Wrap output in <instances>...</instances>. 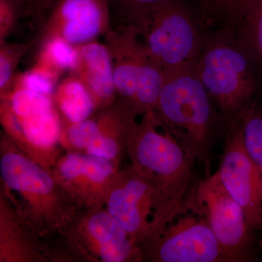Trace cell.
<instances>
[{
    "mask_svg": "<svg viewBox=\"0 0 262 262\" xmlns=\"http://www.w3.org/2000/svg\"><path fill=\"white\" fill-rule=\"evenodd\" d=\"M226 136L216 173L227 192L244 210L253 233L262 229V184L245 147L241 117L229 122Z\"/></svg>",
    "mask_w": 262,
    "mask_h": 262,
    "instance_id": "4fadbf2b",
    "label": "cell"
},
{
    "mask_svg": "<svg viewBox=\"0 0 262 262\" xmlns=\"http://www.w3.org/2000/svg\"><path fill=\"white\" fill-rule=\"evenodd\" d=\"M28 4V10L29 16L32 17L35 13L36 7H37L38 0H26Z\"/></svg>",
    "mask_w": 262,
    "mask_h": 262,
    "instance_id": "f546056e",
    "label": "cell"
},
{
    "mask_svg": "<svg viewBox=\"0 0 262 262\" xmlns=\"http://www.w3.org/2000/svg\"><path fill=\"white\" fill-rule=\"evenodd\" d=\"M28 16L26 0H0V44L14 34L23 17Z\"/></svg>",
    "mask_w": 262,
    "mask_h": 262,
    "instance_id": "484cf974",
    "label": "cell"
},
{
    "mask_svg": "<svg viewBox=\"0 0 262 262\" xmlns=\"http://www.w3.org/2000/svg\"><path fill=\"white\" fill-rule=\"evenodd\" d=\"M253 2L254 0H210L209 21L213 17H217L223 23L221 27L237 32L239 24Z\"/></svg>",
    "mask_w": 262,
    "mask_h": 262,
    "instance_id": "d4e9b609",
    "label": "cell"
},
{
    "mask_svg": "<svg viewBox=\"0 0 262 262\" xmlns=\"http://www.w3.org/2000/svg\"><path fill=\"white\" fill-rule=\"evenodd\" d=\"M53 101L63 125L83 121L96 112L87 88L80 79L71 74L58 82Z\"/></svg>",
    "mask_w": 262,
    "mask_h": 262,
    "instance_id": "ac0fdd59",
    "label": "cell"
},
{
    "mask_svg": "<svg viewBox=\"0 0 262 262\" xmlns=\"http://www.w3.org/2000/svg\"><path fill=\"white\" fill-rule=\"evenodd\" d=\"M66 230L87 262H141L137 243L106 208H80Z\"/></svg>",
    "mask_w": 262,
    "mask_h": 262,
    "instance_id": "7c38bea8",
    "label": "cell"
},
{
    "mask_svg": "<svg viewBox=\"0 0 262 262\" xmlns=\"http://www.w3.org/2000/svg\"><path fill=\"white\" fill-rule=\"evenodd\" d=\"M139 246L144 261L232 262L191 192L176 213Z\"/></svg>",
    "mask_w": 262,
    "mask_h": 262,
    "instance_id": "8992f818",
    "label": "cell"
},
{
    "mask_svg": "<svg viewBox=\"0 0 262 262\" xmlns=\"http://www.w3.org/2000/svg\"><path fill=\"white\" fill-rule=\"evenodd\" d=\"M199 1L201 5L202 10H203L204 20L208 24V20H209L210 0H199Z\"/></svg>",
    "mask_w": 262,
    "mask_h": 262,
    "instance_id": "f1b7e54d",
    "label": "cell"
},
{
    "mask_svg": "<svg viewBox=\"0 0 262 262\" xmlns=\"http://www.w3.org/2000/svg\"><path fill=\"white\" fill-rule=\"evenodd\" d=\"M33 67L42 71L59 81L66 73H70L77 59V47L61 39H54L44 43L36 50Z\"/></svg>",
    "mask_w": 262,
    "mask_h": 262,
    "instance_id": "ffe728a7",
    "label": "cell"
},
{
    "mask_svg": "<svg viewBox=\"0 0 262 262\" xmlns=\"http://www.w3.org/2000/svg\"><path fill=\"white\" fill-rule=\"evenodd\" d=\"M0 123L20 151L48 170L65 152L63 122L52 96L13 88L0 97Z\"/></svg>",
    "mask_w": 262,
    "mask_h": 262,
    "instance_id": "5b68a950",
    "label": "cell"
},
{
    "mask_svg": "<svg viewBox=\"0 0 262 262\" xmlns=\"http://www.w3.org/2000/svg\"><path fill=\"white\" fill-rule=\"evenodd\" d=\"M112 29L108 0H54L36 30L33 49L54 39L78 47L104 37Z\"/></svg>",
    "mask_w": 262,
    "mask_h": 262,
    "instance_id": "8fae6325",
    "label": "cell"
},
{
    "mask_svg": "<svg viewBox=\"0 0 262 262\" xmlns=\"http://www.w3.org/2000/svg\"><path fill=\"white\" fill-rule=\"evenodd\" d=\"M130 165L167 200L181 206L194 185L195 163L162 123L155 111L143 115L133 127L127 146Z\"/></svg>",
    "mask_w": 262,
    "mask_h": 262,
    "instance_id": "277c9868",
    "label": "cell"
},
{
    "mask_svg": "<svg viewBox=\"0 0 262 262\" xmlns=\"http://www.w3.org/2000/svg\"><path fill=\"white\" fill-rule=\"evenodd\" d=\"M194 71L227 123L256 101L261 70L234 31L220 27L208 34Z\"/></svg>",
    "mask_w": 262,
    "mask_h": 262,
    "instance_id": "7a4b0ae2",
    "label": "cell"
},
{
    "mask_svg": "<svg viewBox=\"0 0 262 262\" xmlns=\"http://www.w3.org/2000/svg\"><path fill=\"white\" fill-rule=\"evenodd\" d=\"M166 79L163 69L150 59L149 56L141 66L135 94L131 106L138 116L152 113L156 108L158 99Z\"/></svg>",
    "mask_w": 262,
    "mask_h": 262,
    "instance_id": "d6986e66",
    "label": "cell"
},
{
    "mask_svg": "<svg viewBox=\"0 0 262 262\" xmlns=\"http://www.w3.org/2000/svg\"><path fill=\"white\" fill-rule=\"evenodd\" d=\"M181 206L167 200L130 165L118 169L106 184L105 208L138 245L157 232Z\"/></svg>",
    "mask_w": 262,
    "mask_h": 262,
    "instance_id": "ba28073f",
    "label": "cell"
},
{
    "mask_svg": "<svg viewBox=\"0 0 262 262\" xmlns=\"http://www.w3.org/2000/svg\"><path fill=\"white\" fill-rule=\"evenodd\" d=\"M118 168L112 162L82 152L65 151L51 173L78 208H105V191L110 177Z\"/></svg>",
    "mask_w": 262,
    "mask_h": 262,
    "instance_id": "5bb4252c",
    "label": "cell"
},
{
    "mask_svg": "<svg viewBox=\"0 0 262 262\" xmlns=\"http://www.w3.org/2000/svg\"><path fill=\"white\" fill-rule=\"evenodd\" d=\"M155 113L194 161L211 174V151L227 123L194 69L167 74Z\"/></svg>",
    "mask_w": 262,
    "mask_h": 262,
    "instance_id": "3957f363",
    "label": "cell"
},
{
    "mask_svg": "<svg viewBox=\"0 0 262 262\" xmlns=\"http://www.w3.org/2000/svg\"><path fill=\"white\" fill-rule=\"evenodd\" d=\"M0 262H47L40 239L0 189Z\"/></svg>",
    "mask_w": 262,
    "mask_h": 262,
    "instance_id": "e0dca14e",
    "label": "cell"
},
{
    "mask_svg": "<svg viewBox=\"0 0 262 262\" xmlns=\"http://www.w3.org/2000/svg\"><path fill=\"white\" fill-rule=\"evenodd\" d=\"M174 0H108L113 27L131 26L140 34L149 17Z\"/></svg>",
    "mask_w": 262,
    "mask_h": 262,
    "instance_id": "44dd1931",
    "label": "cell"
},
{
    "mask_svg": "<svg viewBox=\"0 0 262 262\" xmlns=\"http://www.w3.org/2000/svg\"><path fill=\"white\" fill-rule=\"evenodd\" d=\"M58 84V81L51 76L32 67L24 73L16 74L13 88H21L53 97Z\"/></svg>",
    "mask_w": 262,
    "mask_h": 262,
    "instance_id": "4316f807",
    "label": "cell"
},
{
    "mask_svg": "<svg viewBox=\"0 0 262 262\" xmlns=\"http://www.w3.org/2000/svg\"><path fill=\"white\" fill-rule=\"evenodd\" d=\"M137 117L130 102L118 96L83 121L63 125L60 143L64 151L99 157L120 169Z\"/></svg>",
    "mask_w": 262,
    "mask_h": 262,
    "instance_id": "9c48e42d",
    "label": "cell"
},
{
    "mask_svg": "<svg viewBox=\"0 0 262 262\" xmlns=\"http://www.w3.org/2000/svg\"><path fill=\"white\" fill-rule=\"evenodd\" d=\"M113 60L117 96L131 104L141 66L148 58L139 32L134 27H113L104 36Z\"/></svg>",
    "mask_w": 262,
    "mask_h": 262,
    "instance_id": "9a60e30c",
    "label": "cell"
},
{
    "mask_svg": "<svg viewBox=\"0 0 262 262\" xmlns=\"http://www.w3.org/2000/svg\"><path fill=\"white\" fill-rule=\"evenodd\" d=\"M237 34L257 61L262 75V0H254L239 24Z\"/></svg>",
    "mask_w": 262,
    "mask_h": 262,
    "instance_id": "603a6c76",
    "label": "cell"
},
{
    "mask_svg": "<svg viewBox=\"0 0 262 262\" xmlns=\"http://www.w3.org/2000/svg\"><path fill=\"white\" fill-rule=\"evenodd\" d=\"M54 0H38L37 3V12L39 13V16L44 18L45 15H46V12L48 8H49L50 5Z\"/></svg>",
    "mask_w": 262,
    "mask_h": 262,
    "instance_id": "83f0119b",
    "label": "cell"
},
{
    "mask_svg": "<svg viewBox=\"0 0 262 262\" xmlns=\"http://www.w3.org/2000/svg\"><path fill=\"white\" fill-rule=\"evenodd\" d=\"M150 59L165 74L195 68L208 34L181 0L160 7L140 34Z\"/></svg>",
    "mask_w": 262,
    "mask_h": 262,
    "instance_id": "52a82bcc",
    "label": "cell"
},
{
    "mask_svg": "<svg viewBox=\"0 0 262 262\" xmlns=\"http://www.w3.org/2000/svg\"><path fill=\"white\" fill-rule=\"evenodd\" d=\"M87 88L96 111L107 108L118 97L113 60L104 43L97 40L77 47V59L70 71Z\"/></svg>",
    "mask_w": 262,
    "mask_h": 262,
    "instance_id": "2e32d148",
    "label": "cell"
},
{
    "mask_svg": "<svg viewBox=\"0 0 262 262\" xmlns=\"http://www.w3.org/2000/svg\"><path fill=\"white\" fill-rule=\"evenodd\" d=\"M245 147L262 184V104L255 101L241 116Z\"/></svg>",
    "mask_w": 262,
    "mask_h": 262,
    "instance_id": "7402d4cb",
    "label": "cell"
},
{
    "mask_svg": "<svg viewBox=\"0 0 262 262\" xmlns=\"http://www.w3.org/2000/svg\"><path fill=\"white\" fill-rule=\"evenodd\" d=\"M0 174V189L40 241L64 230L80 209L51 170L29 159L3 130Z\"/></svg>",
    "mask_w": 262,
    "mask_h": 262,
    "instance_id": "6da1fadb",
    "label": "cell"
},
{
    "mask_svg": "<svg viewBox=\"0 0 262 262\" xmlns=\"http://www.w3.org/2000/svg\"><path fill=\"white\" fill-rule=\"evenodd\" d=\"M192 195L232 261H249L253 233L244 210L227 192L216 171L194 184Z\"/></svg>",
    "mask_w": 262,
    "mask_h": 262,
    "instance_id": "30bf717a",
    "label": "cell"
},
{
    "mask_svg": "<svg viewBox=\"0 0 262 262\" xmlns=\"http://www.w3.org/2000/svg\"><path fill=\"white\" fill-rule=\"evenodd\" d=\"M33 47L32 40L23 43L6 41L0 44V97L8 94L13 88L17 67Z\"/></svg>",
    "mask_w": 262,
    "mask_h": 262,
    "instance_id": "cb8c5ba5",
    "label": "cell"
}]
</instances>
